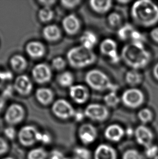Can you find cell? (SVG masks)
Segmentation results:
<instances>
[{
  "mask_svg": "<svg viewBox=\"0 0 158 159\" xmlns=\"http://www.w3.org/2000/svg\"><path fill=\"white\" fill-rule=\"evenodd\" d=\"M133 21L139 26L150 27L158 22V6L150 0H139L133 4L131 11Z\"/></svg>",
  "mask_w": 158,
  "mask_h": 159,
  "instance_id": "1",
  "label": "cell"
},
{
  "mask_svg": "<svg viewBox=\"0 0 158 159\" xmlns=\"http://www.w3.org/2000/svg\"><path fill=\"white\" fill-rule=\"evenodd\" d=\"M121 58L132 69L140 70L147 65L151 59L149 51L143 43H131L124 46L121 52Z\"/></svg>",
  "mask_w": 158,
  "mask_h": 159,
  "instance_id": "2",
  "label": "cell"
},
{
  "mask_svg": "<svg viewBox=\"0 0 158 159\" xmlns=\"http://www.w3.org/2000/svg\"><path fill=\"white\" fill-rule=\"evenodd\" d=\"M69 65L75 69H83L94 64L96 56L93 50L80 45L72 48L67 54Z\"/></svg>",
  "mask_w": 158,
  "mask_h": 159,
  "instance_id": "3",
  "label": "cell"
},
{
  "mask_svg": "<svg viewBox=\"0 0 158 159\" xmlns=\"http://www.w3.org/2000/svg\"><path fill=\"white\" fill-rule=\"evenodd\" d=\"M85 79L88 85L94 90L116 92L119 89L118 85L114 84L106 73L98 69L88 71Z\"/></svg>",
  "mask_w": 158,
  "mask_h": 159,
  "instance_id": "4",
  "label": "cell"
},
{
  "mask_svg": "<svg viewBox=\"0 0 158 159\" xmlns=\"http://www.w3.org/2000/svg\"><path fill=\"white\" fill-rule=\"evenodd\" d=\"M121 100L124 105L130 109L139 107L145 101V96L142 91L135 88L128 89L124 91Z\"/></svg>",
  "mask_w": 158,
  "mask_h": 159,
  "instance_id": "5",
  "label": "cell"
},
{
  "mask_svg": "<svg viewBox=\"0 0 158 159\" xmlns=\"http://www.w3.org/2000/svg\"><path fill=\"white\" fill-rule=\"evenodd\" d=\"M41 132L34 125H25L20 130L18 139L20 144L24 147L33 146L39 141Z\"/></svg>",
  "mask_w": 158,
  "mask_h": 159,
  "instance_id": "6",
  "label": "cell"
},
{
  "mask_svg": "<svg viewBox=\"0 0 158 159\" xmlns=\"http://www.w3.org/2000/svg\"><path fill=\"white\" fill-rule=\"evenodd\" d=\"M54 115L61 120H68L74 117L75 110L68 101L59 99L54 102L51 107Z\"/></svg>",
  "mask_w": 158,
  "mask_h": 159,
  "instance_id": "7",
  "label": "cell"
},
{
  "mask_svg": "<svg viewBox=\"0 0 158 159\" xmlns=\"http://www.w3.org/2000/svg\"><path fill=\"white\" fill-rule=\"evenodd\" d=\"M86 117L96 122H103L109 116V110L100 104H90L84 110Z\"/></svg>",
  "mask_w": 158,
  "mask_h": 159,
  "instance_id": "8",
  "label": "cell"
},
{
  "mask_svg": "<svg viewBox=\"0 0 158 159\" xmlns=\"http://www.w3.org/2000/svg\"><path fill=\"white\" fill-rule=\"evenodd\" d=\"M101 53L108 57L112 63L116 64L121 59L118 53V47L116 41L112 39H105L100 44Z\"/></svg>",
  "mask_w": 158,
  "mask_h": 159,
  "instance_id": "9",
  "label": "cell"
},
{
  "mask_svg": "<svg viewBox=\"0 0 158 159\" xmlns=\"http://www.w3.org/2000/svg\"><path fill=\"white\" fill-rule=\"evenodd\" d=\"M24 117V107L18 104H12L7 109L4 114V120L11 126L18 125Z\"/></svg>",
  "mask_w": 158,
  "mask_h": 159,
  "instance_id": "10",
  "label": "cell"
},
{
  "mask_svg": "<svg viewBox=\"0 0 158 159\" xmlns=\"http://www.w3.org/2000/svg\"><path fill=\"white\" fill-rule=\"evenodd\" d=\"M33 79L38 84H45L51 80L52 72L50 67L45 63L36 65L32 70Z\"/></svg>",
  "mask_w": 158,
  "mask_h": 159,
  "instance_id": "11",
  "label": "cell"
},
{
  "mask_svg": "<svg viewBox=\"0 0 158 159\" xmlns=\"http://www.w3.org/2000/svg\"><path fill=\"white\" fill-rule=\"evenodd\" d=\"M78 136L82 143L86 145L92 144L98 137L96 128L90 123H84L81 125L78 130Z\"/></svg>",
  "mask_w": 158,
  "mask_h": 159,
  "instance_id": "12",
  "label": "cell"
},
{
  "mask_svg": "<svg viewBox=\"0 0 158 159\" xmlns=\"http://www.w3.org/2000/svg\"><path fill=\"white\" fill-rule=\"evenodd\" d=\"M135 139L138 144L146 148L152 144L154 135L151 129L145 125H140L134 131Z\"/></svg>",
  "mask_w": 158,
  "mask_h": 159,
  "instance_id": "13",
  "label": "cell"
},
{
  "mask_svg": "<svg viewBox=\"0 0 158 159\" xmlns=\"http://www.w3.org/2000/svg\"><path fill=\"white\" fill-rule=\"evenodd\" d=\"M69 93L73 101L79 104L86 103L90 97L88 89L81 84L73 85L71 86L69 88Z\"/></svg>",
  "mask_w": 158,
  "mask_h": 159,
  "instance_id": "14",
  "label": "cell"
},
{
  "mask_svg": "<svg viewBox=\"0 0 158 159\" xmlns=\"http://www.w3.org/2000/svg\"><path fill=\"white\" fill-rule=\"evenodd\" d=\"M14 87L19 94L22 96H27L32 90L33 83L27 75H20L16 78Z\"/></svg>",
  "mask_w": 158,
  "mask_h": 159,
  "instance_id": "15",
  "label": "cell"
},
{
  "mask_svg": "<svg viewBox=\"0 0 158 159\" xmlns=\"http://www.w3.org/2000/svg\"><path fill=\"white\" fill-rule=\"evenodd\" d=\"M62 27L69 35L77 33L80 28V21L79 18L74 14H69L64 17L62 22Z\"/></svg>",
  "mask_w": 158,
  "mask_h": 159,
  "instance_id": "16",
  "label": "cell"
},
{
  "mask_svg": "<svg viewBox=\"0 0 158 159\" xmlns=\"http://www.w3.org/2000/svg\"><path fill=\"white\" fill-rule=\"evenodd\" d=\"M94 159H117V153L113 147L108 144H100L95 150Z\"/></svg>",
  "mask_w": 158,
  "mask_h": 159,
  "instance_id": "17",
  "label": "cell"
},
{
  "mask_svg": "<svg viewBox=\"0 0 158 159\" xmlns=\"http://www.w3.org/2000/svg\"><path fill=\"white\" fill-rule=\"evenodd\" d=\"M125 134L124 129L116 124L109 125L105 130V138L110 141L117 142L121 140Z\"/></svg>",
  "mask_w": 158,
  "mask_h": 159,
  "instance_id": "18",
  "label": "cell"
},
{
  "mask_svg": "<svg viewBox=\"0 0 158 159\" xmlns=\"http://www.w3.org/2000/svg\"><path fill=\"white\" fill-rule=\"evenodd\" d=\"M26 52L31 58L37 59L42 57L45 54V48L42 43L39 41H33L27 43Z\"/></svg>",
  "mask_w": 158,
  "mask_h": 159,
  "instance_id": "19",
  "label": "cell"
},
{
  "mask_svg": "<svg viewBox=\"0 0 158 159\" xmlns=\"http://www.w3.org/2000/svg\"><path fill=\"white\" fill-rule=\"evenodd\" d=\"M35 96L40 103L43 106H47L53 101L54 93L50 89L40 88L36 91Z\"/></svg>",
  "mask_w": 158,
  "mask_h": 159,
  "instance_id": "20",
  "label": "cell"
},
{
  "mask_svg": "<svg viewBox=\"0 0 158 159\" xmlns=\"http://www.w3.org/2000/svg\"><path fill=\"white\" fill-rule=\"evenodd\" d=\"M43 36L48 41H57L60 39L61 33L60 28L55 25H50L46 26L42 30Z\"/></svg>",
  "mask_w": 158,
  "mask_h": 159,
  "instance_id": "21",
  "label": "cell"
},
{
  "mask_svg": "<svg viewBox=\"0 0 158 159\" xmlns=\"http://www.w3.org/2000/svg\"><path fill=\"white\" fill-rule=\"evenodd\" d=\"M90 6L93 11L98 14H105L110 10L112 6V1L110 0H92Z\"/></svg>",
  "mask_w": 158,
  "mask_h": 159,
  "instance_id": "22",
  "label": "cell"
},
{
  "mask_svg": "<svg viewBox=\"0 0 158 159\" xmlns=\"http://www.w3.org/2000/svg\"><path fill=\"white\" fill-rule=\"evenodd\" d=\"M80 41L81 46L89 50H93V48L98 43V38L94 32L90 30H86L81 35Z\"/></svg>",
  "mask_w": 158,
  "mask_h": 159,
  "instance_id": "23",
  "label": "cell"
},
{
  "mask_svg": "<svg viewBox=\"0 0 158 159\" xmlns=\"http://www.w3.org/2000/svg\"><path fill=\"white\" fill-rule=\"evenodd\" d=\"M142 80L143 75L137 70L132 69L128 71L125 75L126 83L132 87H134L140 84Z\"/></svg>",
  "mask_w": 158,
  "mask_h": 159,
  "instance_id": "24",
  "label": "cell"
},
{
  "mask_svg": "<svg viewBox=\"0 0 158 159\" xmlns=\"http://www.w3.org/2000/svg\"><path fill=\"white\" fill-rule=\"evenodd\" d=\"M10 64L11 67L17 72L24 71L27 66L26 58L19 54L13 56L10 60Z\"/></svg>",
  "mask_w": 158,
  "mask_h": 159,
  "instance_id": "25",
  "label": "cell"
},
{
  "mask_svg": "<svg viewBox=\"0 0 158 159\" xmlns=\"http://www.w3.org/2000/svg\"><path fill=\"white\" fill-rule=\"evenodd\" d=\"M74 76L69 71H64L60 73L57 77L58 83L62 87H71L73 85Z\"/></svg>",
  "mask_w": 158,
  "mask_h": 159,
  "instance_id": "26",
  "label": "cell"
},
{
  "mask_svg": "<svg viewBox=\"0 0 158 159\" xmlns=\"http://www.w3.org/2000/svg\"><path fill=\"white\" fill-rule=\"evenodd\" d=\"M134 27L129 24H126L121 26L118 30V37L122 41H126L130 39L133 32L135 30Z\"/></svg>",
  "mask_w": 158,
  "mask_h": 159,
  "instance_id": "27",
  "label": "cell"
},
{
  "mask_svg": "<svg viewBox=\"0 0 158 159\" xmlns=\"http://www.w3.org/2000/svg\"><path fill=\"white\" fill-rule=\"evenodd\" d=\"M103 101L107 107H114L119 104L121 98L118 96L116 91H109L103 97Z\"/></svg>",
  "mask_w": 158,
  "mask_h": 159,
  "instance_id": "28",
  "label": "cell"
},
{
  "mask_svg": "<svg viewBox=\"0 0 158 159\" xmlns=\"http://www.w3.org/2000/svg\"><path fill=\"white\" fill-rule=\"evenodd\" d=\"M48 153L42 147L31 149L27 154V159H46Z\"/></svg>",
  "mask_w": 158,
  "mask_h": 159,
  "instance_id": "29",
  "label": "cell"
},
{
  "mask_svg": "<svg viewBox=\"0 0 158 159\" xmlns=\"http://www.w3.org/2000/svg\"><path fill=\"white\" fill-rule=\"evenodd\" d=\"M53 11L50 7H43L39 11V19L43 22L50 21L53 18Z\"/></svg>",
  "mask_w": 158,
  "mask_h": 159,
  "instance_id": "30",
  "label": "cell"
},
{
  "mask_svg": "<svg viewBox=\"0 0 158 159\" xmlns=\"http://www.w3.org/2000/svg\"><path fill=\"white\" fill-rule=\"evenodd\" d=\"M138 116L139 120L143 123V125L150 122L153 119V113L151 110L148 108H143L140 110L138 112Z\"/></svg>",
  "mask_w": 158,
  "mask_h": 159,
  "instance_id": "31",
  "label": "cell"
},
{
  "mask_svg": "<svg viewBox=\"0 0 158 159\" xmlns=\"http://www.w3.org/2000/svg\"><path fill=\"white\" fill-rule=\"evenodd\" d=\"M75 157L79 159H90L91 153L88 149L82 147H75L74 150Z\"/></svg>",
  "mask_w": 158,
  "mask_h": 159,
  "instance_id": "32",
  "label": "cell"
},
{
  "mask_svg": "<svg viewBox=\"0 0 158 159\" xmlns=\"http://www.w3.org/2000/svg\"><path fill=\"white\" fill-rule=\"evenodd\" d=\"M107 20L109 25L113 27H118L121 24V17L119 14L116 12L110 13L108 16Z\"/></svg>",
  "mask_w": 158,
  "mask_h": 159,
  "instance_id": "33",
  "label": "cell"
},
{
  "mask_svg": "<svg viewBox=\"0 0 158 159\" xmlns=\"http://www.w3.org/2000/svg\"><path fill=\"white\" fill-rule=\"evenodd\" d=\"M122 159H143V157L139 151L134 149H129L124 153Z\"/></svg>",
  "mask_w": 158,
  "mask_h": 159,
  "instance_id": "34",
  "label": "cell"
},
{
  "mask_svg": "<svg viewBox=\"0 0 158 159\" xmlns=\"http://www.w3.org/2000/svg\"><path fill=\"white\" fill-rule=\"evenodd\" d=\"M51 65L55 70L60 71L65 68L66 66V61L62 57H57L52 60Z\"/></svg>",
  "mask_w": 158,
  "mask_h": 159,
  "instance_id": "35",
  "label": "cell"
},
{
  "mask_svg": "<svg viewBox=\"0 0 158 159\" xmlns=\"http://www.w3.org/2000/svg\"><path fill=\"white\" fill-rule=\"evenodd\" d=\"M146 156L150 159H154L158 155V147L156 145L151 144L145 148Z\"/></svg>",
  "mask_w": 158,
  "mask_h": 159,
  "instance_id": "36",
  "label": "cell"
},
{
  "mask_svg": "<svg viewBox=\"0 0 158 159\" xmlns=\"http://www.w3.org/2000/svg\"><path fill=\"white\" fill-rule=\"evenodd\" d=\"M13 78V73L11 71H0V89L3 86L5 82L11 80Z\"/></svg>",
  "mask_w": 158,
  "mask_h": 159,
  "instance_id": "37",
  "label": "cell"
},
{
  "mask_svg": "<svg viewBox=\"0 0 158 159\" xmlns=\"http://www.w3.org/2000/svg\"><path fill=\"white\" fill-rule=\"evenodd\" d=\"M130 39L132 40V43H143V42L145 41V38L143 35L136 30H135L133 32Z\"/></svg>",
  "mask_w": 158,
  "mask_h": 159,
  "instance_id": "38",
  "label": "cell"
},
{
  "mask_svg": "<svg viewBox=\"0 0 158 159\" xmlns=\"http://www.w3.org/2000/svg\"><path fill=\"white\" fill-rule=\"evenodd\" d=\"M15 90L14 85H8L7 86L4 88L3 90L2 91V97L3 99H7L11 98L13 96L14 91Z\"/></svg>",
  "mask_w": 158,
  "mask_h": 159,
  "instance_id": "39",
  "label": "cell"
},
{
  "mask_svg": "<svg viewBox=\"0 0 158 159\" xmlns=\"http://www.w3.org/2000/svg\"><path fill=\"white\" fill-rule=\"evenodd\" d=\"M4 134L6 137L9 140H13L15 139L16 136V131L13 126H9L5 128L4 130Z\"/></svg>",
  "mask_w": 158,
  "mask_h": 159,
  "instance_id": "40",
  "label": "cell"
},
{
  "mask_svg": "<svg viewBox=\"0 0 158 159\" xmlns=\"http://www.w3.org/2000/svg\"><path fill=\"white\" fill-rule=\"evenodd\" d=\"M61 4L64 8L67 9H73L81 3V1L79 0H73V1H67L64 0L61 1Z\"/></svg>",
  "mask_w": 158,
  "mask_h": 159,
  "instance_id": "41",
  "label": "cell"
},
{
  "mask_svg": "<svg viewBox=\"0 0 158 159\" xmlns=\"http://www.w3.org/2000/svg\"><path fill=\"white\" fill-rule=\"evenodd\" d=\"M9 146L3 138L0 137V155H3L8 151Z\"/></svg>",
  "mask_w": 158,
  "mask_h": 159,
  "instance_id": "42",
  "label": "cell"
},
{
  "mask_svg": "<svg viewBox=\"0 0 158 159\" xmlns=\"http://www.w3.org/2000/svg\"><path fill=\"white\" fill-rule=\"evenodd\" d=\"M39 141L43 143V144H49L51 141V138L49 134L46 133H41Z\"/></svg>",
  "mask_w": 158,
  "mask_h": 159,
  "instance_id": "43",
  "label": "cell"
},
{
  "mask_svg": "<svg viewBox=\"0 0 158 159\" xmlns=\"http://www.w3.org/2000/svg\"><path fill=\"white\" fill-rule=\"evenodd\" d=\"M50 159H64V154L58 150H54L52 151L50 154Z\"/></svg>",
  "mask_w": 158,
  "mask_h": 159,
  "instance_id": "44",
  "label": "cell"
},
{
  "mask_svg": "<svg viewBox=\"0 0 158 159\" xmlns=\"http://www.w3.org/2000/svg\"><path fill=\"white\" fill-rule=\"evenodd\" d=\"M85 117L84 111H82L81 110H75V114L73 117L74 118L76 121L80 122L81 120H83Z\"/></svg>",
  "mask_w": 158,
  "mask_h": 159,
  "instance_id": "45",
  "label": "cell"
},
{
  "mask_svg": "<svg viewBox=\"0 0 158 159\" xmlns=\"http://www.w3.org/2000/svg\"><path fill=\"white\" fill-rule=\"evenodd\" d=\"M150 35L153 40L158 43V27L153 28L150 33Z\"/></svg>",
  "mask_w": 158,
  "mask_h": 159,
  "instance_id": "46",
  "label": "cell"
},
{
  "mask_svg": "<svg viewBox=\"0 0 158 159\" xmlns=\"http://www.w3.org/2000/svg\"><path fill=\"white\" fill-rule=\"evenodd\" d=\"M56 1L54 0H50V1H39V2L43 6L45 7H50L52 6L55 3H56Z\"/></svg>",
  "mask_w": 158,
  "mask_h": 159,
  "instance_id": "47",
  "label": "cell"
},
{
  "mask_svg": "<svg viewBox=\"0 0 158 159\" xmlns=\"http://www.w3.org/2000/svg\"><path fill=\"white\" fill-rule=\"evenodd\" d=\"M153 73L155 78L158 80V62H157L154 66L153 70Z\"/></svg>",
  "mask_w": 158,
  "mask_h": 159,
  "instance_id": "48",
  "label": "cell"
},
{
  "mask_svg": "<svg viewBox=\"0 0 158 159\" xmlns=\"http://www.w3.org/2000/svg\"><path fill=\"white\" fill-rule=\"evenodd\" d=\"M5 104V99L2 98V96H0V112L2 111Z\"/></svg>",
  "mask_w": 158,
  "mask_h": 159,
  "instance_id": "49",
  "label": "cell"
},
{
  "mask_svg": "<svg viewBox=\"0 0 158 159\" xmlns=\"http://www.w3.org/2000/svg\"><path fill=\"white\" fill-rule=\"evenodd\" d=\"M64 159H79L77 157H66Z\"/></svg>",
  "mask_w": 158,
  "mask_h": 159,
  "instance_id": "50",
  "label": "cell"
},
{
  "mask_svg": "<svg viewBox=\"0 0 158 159\" xmlns=\"http://www.w3.org/2000/svg\"><path fill=\"white\" fill-rule=\"evenodd\" d=\"M129 2V1H119V2L121 3H128Z\"/></svg>",
  "mask_w": 158,
  "mask_h": 159,
  "instance_id": "51",
  "label": "cell"
},
{
  "mask_svg": "<svg viewBox=\"0 0 158 159\" xmlns=\"http://www.w3.org/2000/svg\"><path fill=\"white\" fill-rule=\"evenodd\" d=\"M2 159H14V158H13V157H4V158H3Z\"/></svg>",
  "mask_w": 158,
  "mask_h": 159,
  "instance_id": "52",
  "label": "cell"
},
{
  "mask_svg": "<svg viewBox=\"0 0 158 159\" xmlns=\"http://www.w3.org/2000/svg\"><path fill=\"white\" fill-rule=\"evenodd\" d=\"M158 159V155H157L156 157H155V158H154V159Z\"/></svg>",
  "mask_w": 158,
  "mask_h": 159,
  "instance_id": "53",
  "label": "cell"
}]
</instances>
